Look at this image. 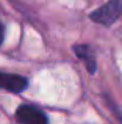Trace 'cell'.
Returning a JSON list of instances; mask_svg holds the SVG:
<instances>
[{
    "mask_svg": "<svg viewBox=\"0 0 122 124\" xmlns=\"http://www.w3.org/2000/svg\"><path fill=\"white\" fill-rule=\"evenodd\" d=\"M121 14H122V0H110L108 3L102 5L99 9L92 11L89 17L97 24L111 25Z\"/></svg>",
    "mask_w": 122,
    "mask_h": 124,
    "instance_id": "obj_1",
    "label": "cell"
},
{
    "mask_svg": "<svg viewBox=\"0 0 122 124\" xmlns=\"http://www.w3.org/2000/svg\"><path fill=\"white\" fill-rule=\"evenodd\" d=\"M16 116H17L19 123L22 124H49L44 112H41L39 108L33 105H20L17 108Z\"/></svg>",
    "mask_w": 122,
    "mask_h": 124,
    "instance_id": "obj_2",
    "label": "cell"
},
{
    "mask_svg": "<svg viewBox=\"0 0 122 124\" xmlns=\"http://www.w3.org/2000/svg\"><path fill=\"white\" fill-rule=\"evenodd\" d=\"M28 80L22 76H16V74H3L0 72V88L6 91H13V93H20L27 88Z\"/></svg>",
    "mask_w": 122,
    "mask_h": 124,
    "instance_id": "obj_3",
    "label": "cell"
},
{
    "mask_svg": "<svg viewBox=\"0 0 122 124\" xmlns=\"http://www.w3.org/2000/svg\"><path fill=\"white\" fill-rule=\"evenodd\" d=\"M75 54L81 58L86 63V68L91 74L95 72V58H94V52L91 50V47L88 46H75Z\"/></svg>",
    "mask_w": 122,
    "mask_h": 124,
    "instance_id": "obj_4",
    "label": "cell"
},
{
    "mask_svg": "<svg viewBox=\"0 0 122 124\" xmlns=\"http://www.w3.org/2000/svg\"><path fill=\"white\" fill-rule=\"evenodd\" d=\"M3 33H5V30H3V25H2V22H0V46H2V42H3Z\"/></svg>",
    "mask_w": 122,
    "mask_h": 124,
    "instance_id": "obj_5",
    "label": "cell"
}]
</instances>
